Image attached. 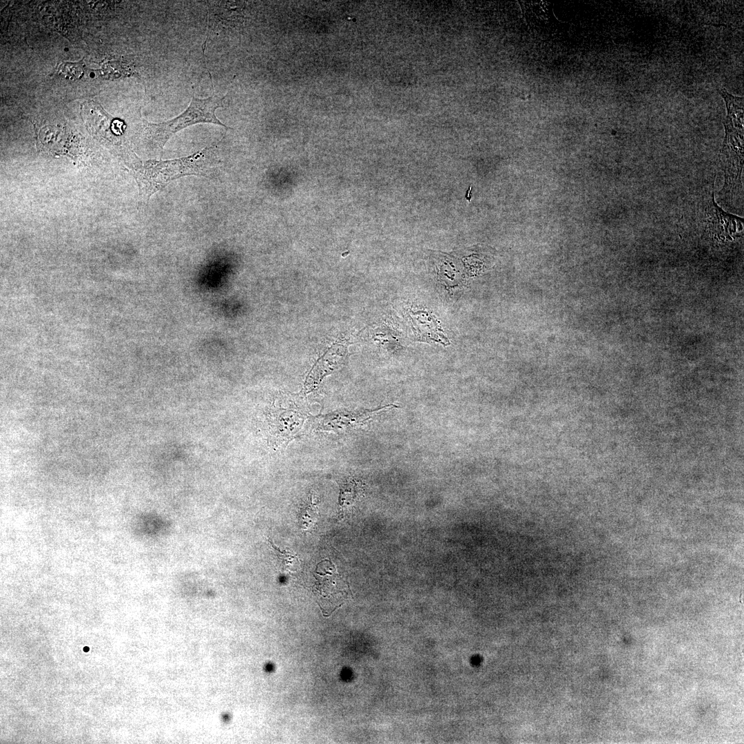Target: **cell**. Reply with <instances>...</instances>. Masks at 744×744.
I'll return each instance as SVG.
<instances>
[{"label":"cell","instance_id":"obj_6","mask_svg":"<svg viewBox=\"0 0 744 744\" xmlns=\"http://www.w3.org/2000/svg\"><path fill=\"white\" fill-rule=\"evenodd\" d=\"M707 226L713 234H719L720 236H731L736 234L737 230L743 229V219L737 216L724 212L715 203L714 197H712L710 205L707 209Z\"/></svg>","mask_w":744,"mask_h":744},{"label":"cell","instance_id":"obj_11","mask_svg":"<svg viewBox=\"0 0 744 744\" xmlns=\"http://www.w3.org/2000/svg\"><path fill=\"white\" fill-rule=\"evenodd\" d=\"M83 650H84L85 652H87V651H89V648H88V647H85V648H83Z\"/></svg>","mask_w":744,"mask_h":744},{"label":"cell","instance_id":"obj_9","mask_svg":"<svg viewBox=\"0 0 744 744\" xmlns=\"http://www.w3.org/2000/svg\"><path fill=\"white\" fill-rule=\"evenodd\" d=\"M103 75L107 79H119L134 74L133 69L127 64L121 61L106 63L102 68Z\"/></svg>","mask_w":744,"mask_h":744},{"label":"cell","instance_id":"obj_8","mask_svg":"<svg viewBox=\"0 0 744 744\" xmlns=\"http://www.w3.org/2000/svg\"><path fill=\"white\" fill-rule=\"evenodd\" d=\"M268 541L280 559L282 568L285 572H296L301 568L300 561L296 553L287 550H280L274 545L271 539H268Z\"/></svg>","mask_w":744,"mask_h":744},{"label":"cell","instance_id":"obj_3","mask_svg":"<svg viewBox=\"0 0 744 744\" xmlns=\"http://www.w3.org/2000/svg\"><path fill=\"white\" fill-rule=\"evenodd\" d=\"M719 93L723 98L727 111L721 152L725 157L724 189L730 192L740 183L743 168V98L733 96L724 89L719 90Z\"/></svg>","mask_w":744,"mask_h":744},{"label":"cell","instance_id":"obj_7","mask_svg":"<svg viewBox=\"0 0 744 744\" xmlns=\"http://www.w3.org/2000/svg\"><path fill=\"white\" fill-rule=\"evenodd\" d=\"M315 500L314 495L311 494L309 499L302 505L300 509L298 517V525L303 530H309L318 519L319 502Z\"/></svg>","mask_w":744,"mask_h":744},{"label":"cell","instance_id":"obj_10","mask_svg":"<svg viewBox=\"0 0 744 744\" xmlns=\"http://www.w3.org/2000/svg\"><path fill=\"white\" fill-rule=\"evenodd\" d=\"M59 74L70 79H77L83 74V64L81 63H63L56 70Z\"/></svg>","mask_w":744,"mask_h":744},{"label":"cell","instance_id":"obj_1","mask_svg":"<svg viewBox=\"0 0 744 744\" xmlns=\"http://www.w3.org/2000/svg\"><path fill=\"white\" fill-rule=\"evenodd\" d=\"M216 147L212 145L188 156L167 161L143 162L132 152L125 157V162L138 183L140 194L149 198L176 178L192 175L207 177Z\"/></svg>","mask_w":744,"mask_h":744},{"label":"cell","instance_id":"obj_4","mask_svg":"<svg viewBox=\"0 0 744 744\" xmlns=\"http://www.w3.org/2000/svg\"><path fill=\"white\" fill-rule=\"evenodd\" d=\"M397 407L395 404H389L378 409L369 410L364 409L358 411L349 412L340 411L326 415L318 416L316 419L318 422V428L325 430L338 431L344 428L355 427L363 425L367 421L372 420L380 412Z\"/></svg>","mask_w":744,"mask_h":744},{"label":"cell","instance_id":"obj_5","mask_svg":"<svg viewBox=\"0 0 744 744\" xmlns=\"http://www.w3.org/2000/svg\"><path fill=\"white\" fill-rule=\"evenodd\" d=\"M295 402H285L276 412V428L285 441L296 436L307 415V411Z\"/></svg>","mask_w":744,"mask_h":744},{"label":"cell","instance_id":"obj_2","mask_svg":"<svg viewBox=\"0 0 744 744\" xmlns=\"http://www.w3.org/2000/svg\"><path fill=\"white\" fill-rule=\"evenodd\" d=\"M225 96H219L214 93L206 99L193 96L186 110L176 117L158 123L143 121V130L148 143L162 154L165 145L174 134L191 125L212 123L229 129L215 114L218 108L223 107Z\"/></svg>","mask_w":744,"mask_h":744}]
</instances>
